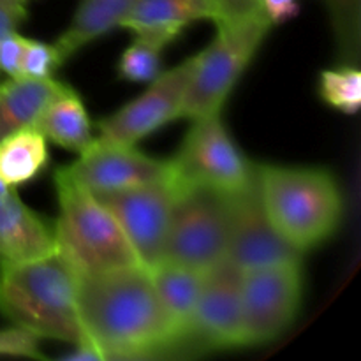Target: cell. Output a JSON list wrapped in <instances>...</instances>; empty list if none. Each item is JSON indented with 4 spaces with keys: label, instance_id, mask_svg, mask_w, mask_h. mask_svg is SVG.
Instances as JSON below:
<instances>
[{
    "label": "cell",
    "instance_id": "cell-1",
    "mask_svg": "<svg viewBox=\"0 0 361 361\" xmlns=\"http://www.w3.org/2000/svg\"><path fill=\"white\" fill-rule=\"evenodd\" d=\"M78 310L101 361L155 358L180 345L143 264L78 277Z\"/></svg>",
    "mask_w": 361,
    "mask_h": 361
},
{
    "label": "cell",
    "instance_id": "cell-2",
    "mask_svg": "<svg viewBox=\"0 0 361 361\" xmlns=\"http://www.w3.org/2000/svg\"><path fill=\"white\" fill-rule=\"evenodd\" d=\"M0 314L37 338L87 342L78 310V275L59 256L0 261Z\"/></svg>",
    "mask_w": 361,
    "mask_h": 361
},
{
    "label": "cell",
    "instance_id": "cell-3",
    "mask_svg": "<svg viewBox=\"0 0 361 361\" xmlns=\"http://www.w3.org/2000/svg\"><path fill=\"white\" fill-rule=\"evenodd\" d=\"M256 175L271 224L303 254L337 231L344 200L337 180L326 169L256 164Z\"/></svg>",
    "mask_w": 361,
    "mask_h": 361
},
{
    "label": "cell",
    "instance_id": "cell-4",
    "mask_svg": "<svg viewBox=\"0 0 361 361\" xmlns=\"http://www.w3.org/2000/svg\"><path fill=\"white\" fill-rule=\"evenodd\" d=\"M55 187L56 254L78 277L141 264L111 212L95 194L74 182L66 168L56 169Z\"/></svg>",
    "mask_w": 361,
    "mask_h": 361
},
{
    "label": "cell",
    "instance_id": "cell-5",
    "mask_svg": "<svg viewBox=\"0 0 361 361\" xmlns=\"http://www.w3.org/2000/svg\"><path fill=\"white\" fill-rule=\"evenodd\" d=\"M215 25L214 41L194 55L180 118L219 115L274 27L261 7L238 16L217 18Z\"/></svg>",
    "mask_w": 361,
    "mask_h": 361
},
{
    "label": "cell",
    "instance_id": "cell-6",
    "mask_svg": "<svg viewBox=\"0 0 361 361\" xmlns=\"http://www.w3.org/2000/svg\"><path fill=\"white\" fill-rule=\"evenodd\" d=\"M229 200L207 187L178 185L161 261L207 271L226 259Z\"/></svg>",
    "mask_w": 361,
    "mask_h": 361
},
{
    "label": "cell",
    "instance_id": "cell-7",
    "mask_svg": "<svg viewBox=\"0 0 361 361\" xmlns=\"http://www.w3.org/2000/svg\"><path fill=\"white\" fill-rule=\"evenodd\" d=\"M171 164L178 185L236 194L256 180V164L242 154L219 115L194 118Z\"/></svg>",
    "mask_w": 361,
    "mask_h": 361
},
{
    "label": "cell",
    "instance_id": "cell-8",
    "mask_svg": "<svg viewBox=\"0 0 361 361\" xmlns=\"http://www.w3.org/2000/svg\"><path fill=\"white\" fill-rule=\"evenodd\" d=\"M302 298V263L242 271L243 348L268 344L284 334L298 316Z\"/></svg>",
    "mask_w": 361,
    "mask_h": 361
},
{
    "label": "cell",
    "instance_id": "cell-9",
    "mask_svg": "<svg viewBox=\"0 0 361 361\" xmlns=\"http://www.w3.org/2000/svg\"><path fill=\"white\" fill-rule=\"evenodd\" d=\"M176 190L171 171L161 180L97 196L116 219L143 267L152 268L162 259Z\"/></svg>",
    "mask_w": 361,
    "mask_h": 361
},
{
    "label": "cell",
    "instance_id": "cell-10",
    "mask_svg": "<svg viewBox=\"0 0 361 361\" xmlns=\"http://www.w3.org/2000/svg\"><path fill=\"white\" fill-rule=\"evenodd\" d=\"M192 66L194 56H189L173 69L159 74L143 94L97 123L95 141L134 147L166 123L180 118Z\"/></svg>",
    "mask_w": 361,
    "mask_h": 361
},
{
    "label": "cell",
    "instance_id": "cell-11",
    "mask_svg": "<svg viewBox=\"0 0 361 361\" xmlns=\"http://www.w3.org/2000/svg\"><path fill=\"white\" fill-rule=\"evenodd\" d=\"M226 259L242 271L279 263H302L303 252L277 231L261 201L256 180L229 200Z\"/></svg>",
    "mask_w": 361,
    "mask_h": 361
},
{
    "label": "cell",
    "instance_id": "cell-12",
    "mask_svg": "<svg viewBox=\"0 0 361 361\" xmlns=\"http://www.w3.org/2000/svg\"><path fill=\"white\" fill-rule=\"evenodd\" d=\"M207 349L243 348L242 270L222 259L203 274L189 342Z\"/></svg>",
    "mask_w": 361,
    "mask_h": 361
},
{
    "label": "cell",
    "instance_id": "cell-13",
    "mask_svg": "<svg viewBox=\"0 0 361 361\" xmlns=\"http://www.w3.org/2000/svg\"><path fill=\"white\" fill-rule=\"evenodd\" d=\"M66 171L74 182L95 196H101L169 176L171 164L169 161L143 154L136 145L126 147L94 141L73 164L66 166Z\"/></svg>",
    "mask_w": 361,
    "mask_h": 361
},
{
    "label": "cell",
    "instance_id": "cell-14",
    "mask_svg": "<svg viewBox=\"0 0 361 361\" xmlns=\"http://www.w3.org/2000/svg\"><path fill=\"white\" fill-rule=\"evenodd\" d=\"M56 252L55 226L28 208L14 189L0 197V261L20 263Z\"/></svg>",
    "mask_w": 361,
    "mask_h": 361
},
{
    "label": "cell",
    "instance_id": "cell-15",
    "mask_svg": "<svg viewBox=\"0 0 361 361\" xmlns=\"http://www.w3.org/2000/svg\"><path fill=\"white\" fill-rule=\"evenodd\" d=\"M217 11V0H134L122 27L168 46L194 21L215 20Z\"/></svg>",
    "mask_w": 361,
    "mask_h": 361
},
{
    "label": "cell",
    "instance_id": "cell-16",
    "mask_svg": "<svg viewBox=\"0 0 361 361\" xmlns=\"http://www.w3.org/2000/svg\"><path fill=\"white\" fill-rule=\"evenodd\" d=\"M150 271L159 300L175 326L180 344L189 342L194 310L201 293L204 271L183 267V264L159 261Z\"/></svg>",
    "mask_w": 361,
    "mask_h": 361
},
{
    "label": "cell",
    "instance_id": "cell-17",
    "mask_svg": "<svg viewBox=\"0 0 361 361\" xmlns=\"http://www.w3.org/2000/svg\"><path fill=\"white\" fill-rule=\"evenodd\" d=\"M67 85L53 78H9L0 83V140L32 127L49 101Z\"/></svg>",
    "mask_w": 361,
    "mask_h": 361
},
{
    "label": "cell",
    "instance_id": "cell-18",
    "mask_svg": "<svg viewBox=\"0 0 361 361\" xmlns=\"http://www.w3.org/2000/svg\"><path fill=\"white\" fill-rule=\"evenodd\" d=\"M34 127L46 140L78 155L95 141L87 108L69 85L46 104Z\"/></svg>",
    "mask_w": 361,
    "mask_h": 361
},
{
    "label": "cell",
    "instance_id": "cell-19",
    "mask_svg": "<svg viewBox=\"0 0 361 361\" xmlns=\"http://www.w3.org/2000/svg\"><path fill=\"white\" fill-rule=\"evenodd\" d=\"M133 2L134 0H80L71 25L55 42L63 62L101 35L122 27Z\"/></svg>",
    "mask_w": 361,
    "mask_h": 361
},
{
    "label": "cell",
    "instance_id": "cell-20",
    "mask_svg": "<svg viewBox=\"0 0 361 361\" xmlns=\"http://www.w3.org/2000/svg\"><path fill=\"white\" fill-rule=\"evenodd\" d=\"M46 137L32 127L0 140V180L9 189L34 180L48 164Z\"/></svg>",
    "mask_w": 361,
    "mask_h": 361
},
{
    "label": "cell",
    "instance_id": "cell-21",
    "mask_svg": "<svg viewBox=\"0 0 361 361\" xmlns=\"http://www.w3.org/2000/svg\"><path fill=\"white\" fill-rule=\"evenodd\" d=\"M344 63H358L361 48V0H323Z\"/></svg>",
    "mask_w": 361,
    "mask_h": 361
},
{
    "label": "cell",
    "instance_id": "cell-22",
    "mask_svg": "<svg viewBox=\"0 0 361 361\" xmlns=\"http://www.w3.org/2000/svg\"><path fill=\"white\" fill-rule=\"evenodd\" d=\"M319 95L342 113H356L361 106V73L355 63L324 69L319 76Z\"/></svg>",
    "mask_w": 361,
    "mask_h": 361
},
{
    "label": "cell",
    "instance_id": "cell-23",
    "mask_svg": "<svg viewBox=\"0 0 361 361\" xmlns=\"http://www.w3.org/2000/svg\"><path fill=\"white\" fill-rule=\"evenodd\" d=\"M166 46L136 35L118 60V76L133 83H150L161 74V55Z\"/></svg>",
    "mask_w": 361,
    "mask_h": 361
},
{
    "label": "cell",
    "instance_id": "cell-24",
    "mask_svg": "<svg viewBox=\"0 0 361 361\" xmlns=\"http://www.w3.org/2000/svg\"><path fill=\"white\" fill-rule=\"evenodd\" d=\"M63 63L62 55L55 42L35 41L27 37L23 56H21V76L25 78H53L55 71ZM20 76V78H21Z\"/></svg>",
    "mask_w": 361,
    "mask_h": 361
},
{
    "label": "cell",
    "instance_id": "cell-25",
    "mask_svg": "<svg viewBox=\"0 0 361 361\" xmlns=\"http://www.w3.org/2000/svg\"><path fill=\"white\" fill-rule=\"evenodd\" d=\"M0 356H18V358L32 360L44 358L39 351V338L14 324L0 330Z\"/></svg>",
    "mask_w": 361,
    "mask_h": 361
},
{
    "label": "cell",
    "instance_id": "cell-26",
    "mask_svg": "<svg viewBox=\"0 0 361 361\" xmlns=\"http://www.w3.org/2000/svg\"><path fill=\"white\" fill-rule=\"evenodd\" d=\"M27 37L13 32L0 41V73L7 78L21 76V56H23Z\"/></svg>",
    "mask_w": 361,
    "mask_h": 361
},
{
    "label": "cell",
    "instance_id": "cell-27",
    "mask_svg": "<svg viewBox=\"0 0 361 361\" xmlns=\"http://www.w3.org/2000/svg\"><path fill=\"white\" fill-rule=\"evenodd\" d=\"M34 0H0V41L18 30Z\"/></svg>",
    "mask_w": 361,
    "mask_h": 361
},
{
    "label": "cell",
    "instance_id": "cell-28",
    "mask_svg": "<svg viewBox=\"0 0 361 361\" xmlns=\"http://www.w3.org/2000/svg\"><path fill=\"white\" fill-rule=\"evenodd\" d=\"M263 13L271 25H281L298 14V0H259Z\"/></svg>",
    "mask_w": 361,
    "mask_h": 361
},
{
    "label": "cell",
    "instance_id": "cell-29",
    "mask_svg": "<svg viewBox=\"0 0 361 361\" xmlns=\"http://www.w3.org/2000/svg\"><path fill=\"white\" fill-rule=\"evenodd\" d=\"M217 18L238 16V14L250 13L259 9V0H217ZM215 18V20H217ZM214 20V21H215Z\"/></svg>",
    "mask_w": 361,
    "mask_h": 361
},
{
    "label": "cell",
    "instance_id": "cell-30",
    "mask_svg": "<svg viewBox=\"0 0 361 361\" xmlns=\"http://www.w3.org/2000/svg\"><path fill=\"white\" fill-rule=\"evenodd\" d=\"M7 190H9V187H7V185H6V183H4V182H2V180H0V197H2V196H4V194H6V192H7Z\"/></svg>",
    "mask_w": 361,
    "mask_h": 361
}]
</instances>
